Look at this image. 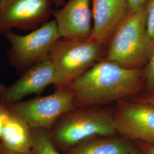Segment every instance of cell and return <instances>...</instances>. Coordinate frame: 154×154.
<instances>
[{"label":"cell","mask_w":154,"mask_h":154,"mask_svg":"<svg viewBox=\"0 0 154 154\" xmlns=\"http://www.w3.org/2000/svg\"><path fill=\"white\" fill-rule=\"evenodd\" d=\"M149 0H126L129 13H133L142 9Z\"/></svg>","instance_id":"17"},{"label":"cell","mask_w":154,"mask_h":154,"mask_svg":"<svg viewBox=\"0 0 154 154\" xmlns=\"http://www.w3.org/2000/svg\"><path fill=\"white\" fill-rule=\"evenodd\" d=\"M117 134L132 142L154 144V106L142 100L118 103L113 111Z\"/></svg>","instance_id":"7"},{"label":"cell","mask_w":154,"mask_h":154,"mask_svg":"<svg viewBox=\"0 0 154 154\" xmlns=\"http://www.w3.org/2000/svg\"><path fill=\"white\" fill-rule=\"evenodd\" d=\"M146 88L151 93H154V50L150 56L144 71Z\"/></svg>","instance_id":"15"},{"label":"cell","mask_w":154,"mask_h":154,"mask_svg":"<svg viewBox=\"0 0 154 154\" xmlns=\"http://www.w3.org/2000/svg\"><path fill=\"white\" fill-rule=\"evenodd\" d=\"M4 35L11 44L7 53L8 62L21 74L48 59L53 46L61 38L55 20L45 22L25 35L11 30Z\"/></svg>","instance_id":"5"},{"label":"cell","mask_w":154,"mask_h":154,"mask_svg":"<svg viewBox=\"0 0 154 154\" xmlns=\"http://www.w3.org/2000/svg\"><path fill=\"white\" fill-rule=\"evenodd\" d=\"M0 154H34L33 151H31L29 152L26 153H20V152H16L9 151L3 147V146L0 143Z\"/></svg>","instance_id":"20"},{"label":"cell","mask_w":154,"mask_h":154,"mask_svg":"<svg viewBox=\"0 0 154 154\" xmlns=\"http://www.w3.org/2000/svg\"><path fill=\"white\" fill-rule=\"evenodd\" d=\"M101 46L91 38L59 39L49 57L55 69V89L67 87L93 67L101 55Z\"/></svg>","instance_id":"4"},{"label":"cell","mask_w":154,"mask_h":154,"mask_svg":"<svg viewBox=\"0 0 154 154\" xmlns=\"http://www.w3.org/2000/svg\"><path fill=\"white\" fill-rule=\"evenodd\" d=\"M0 143L13 152L26 153L32 151V128L24 119L9 109Z\"/></svg>","instance_id":"12"},{"label":"cell","mask_w":154,"mask_h":154,"mask_svg":"<svg viewBox=\"0 0 154 154\" xmlns=\"http://www.w3.org/2000/svg\"><path fill=\"white\" fill-rule=\"evenodd\" d=\"M9 113V109L8 106L0 101V139Z\"/></svg>","instance_id":"18"},{"label":"cell","mask_w":154,"mask_h":154,"mask_svg":"<svg viewBox=\"0 0 154 154\" xmlns=\"http://www.w3.org/2000/svg\"><path fill=\"white\" fill-rule=\"evenodd\" d=\"M130 154H142L134 142V144L132 145V148L131 149V151H130Z\"/></svg>","instance_id":"22"},{"label":"cell","mask_w":154,"mask_h":154,"mask_svg":"<svg viewBox=\"0 0 154 154\" xmlns=\"http://www.w3.org/2000/svg\"><path fill=\"white\" fill-rule=\"evenodd\" d=\"M32 151L34 154H61L55 147L49 131L42 128H32Z\"/></svg>","instance_id":"14"},{"label":"cell","mask_w":154,"mask_h":154,"mask_svg":"<svg viewBox=\"0 0 154 154\" xmlns=\"http://www.w3.org/2000/svg\"><path fill=\"white\" fill-rule=\"evenodd\" d=\"M65 0H54V3L57 6L63 5Z\"/></svg>","instance_id":"23"},{"label":"cell","mask_w":154,"mask_h":154,"mask_svg":"<svg viewBox=\"0 0 154 154\" xmlns=\"http://www.w3.org/2000/svg\"><path fill=\"white\" fill-rule=\"evenodd\" d=\"M144 85L140 69H128L106 60L97 62L67 87L73 93L75 107H87L126 100Z\"/></svg>","instance_id":"1"},{"label":"cell","mask_w":154,"mask_h":154,"mask_svg":"<svg viewBox=\"0 0 154 154\" xmlns=\"http://www.w3.org/2000/svg\"><path fill=\"white\" fill-rule=\"evenodd\" d=\"M49 132L55 147L65 152L88 138L118 134L113 111L102 106L75 107L61 116Z\"/></svg>","instance_id":"2"},{"label":"cell","mask_w":154,"mask_h":154,"mask_svg":"<svg viewBox=\"0 0 154 154\" xmlns=\"http://www.w3.org/2000/svg\"><path fill=\"white\" fill-rule=\"evenodd\" d=\"M154 50L146 28V5L129 13L116 28L108 49L107 60L128 69H140Z\"/></svg>","instance_id":"3"},{"label":"cell","mask_w":154,"mask_h":154,"mask_svg":"<svg viewBox=\"0 0 154 154\" xmlns=\"http://www.w3.org/2000/svg\"><path fill=\"white\" fill-rule=\"evenodd\" d=\"M55 81V69L48 58L23 72L11 85L0 83V101L8 106L20 102L27 95L41 93Z\"/></svg>","instance_id":"9"},{"label":"cell","mask_w":154,"mask_h":154,"mask_svg":"<svg viewBox=\"0 0 154 154\" xmlns=\"http://www.w3.org/2000/svg\"><path fill=\"white\" fill-rule=\"evenodd\" d=\"M140 100H142L143 102L149 103L151 105L154 106V94H151V95L146 97L144 99H140Z\"/></svg>","instance_id":"21"},{"label":"cell","mask_w":154,"mask_h":154,"mask_svg":"<svg viewBox=\"0 0 154 154\" xmlns=\"http://www.w3.org/2000/svg\"><path fill=\"white\" fill-rule=\"evenodd\" d=\"M90 0H69L54 11L61 37L86 40L90 38L93 27Z\"/></svg>","instance_id":"10"},{"label":"cell","mask_w":154,"mask_h":154,"mask_svg":"<svg viewBox=\"0 0 154 154\" xmlns=\"http://www.w3.org/2000/svg\"><path fill=\"white\" fill-rule=\"evenodd\" d=\"M75 107L74 95L67 86L55 89L48 95L8 105L10 110L21 117L31 128L48 131L61 116Z\"/></svg>","instance_id":"6"},{"label":"cell","mask_w":154,"mask_h":154,"mask_svg":"<svg viewBox=\"0 0 154 154\" xmlns=\"http://www.w3.org/2000/svg\"><path fill=\"white\" fill-rule=\"evenodd\" d=\"M134 142L118 134L88 138L69 149L66 154H130Z\"/></svg>","instance_id":"13"},{"label":"cell","mask_w":154,"mask_h":154,"mask_svg":"<svg viewBox=\"0 0 154 154\" xmlns=\"http://www.w3.org/2000/svg\"><path fill=\"white\" fill-rule=\"evenodd\" d=\"M129 14L126 0H93L90 38L102 45Z\"/></svg>","instance_id":"11"},{"label":"cell","mask_w":154,"mask_h":154,"mask_svg":"<svg viewBox=\"0 0 154 154\" xmlns=\"http://www.w3.org/2000/svg\"><path fill=\"white\" fill-rule=\"evenodd\" d=\"M137 146L142 154H154V144L135 141Z\"/></svg>","instance_id":"19"},{"label":"cell","mask_w":154,"mask_h":154,"mask_svg":"<svg viewBox=\"0 0 154 154\" xmlns=\"http://www.w3.org/2000/svg\"><path fill=\"white\" fill-rule=\"evenodd\" d=\"M154 94V93L153 94Z\"/></svg>","instance_id":"24"},{"label":"cell","mask_w":154,"mask_h":154,"mask_svg":"<svg viewBox=\"0 0 154 154\" xmlns=\"http://www.w3.org/2000/svg\"><path fill=\"white\" fill-rule=\"evenodd\" d=\"M54 0H0V35L14 28L34 30L43 25Z\"/></svg>","instance_id":"8"},{"label":"cell","mask_w":154,"mask_h":154,"mask_svg":"<svg viewBox=\"0 0 154 154\" xmlns=\"http://www.w3.org/2000/svg\"><path fill=\"white\" fill-rule=\"evenodd\" d=\"M146 28L149 38L154 44V0L146 4Z\"/></svg>","instance_id":"16"}]
</instances>
